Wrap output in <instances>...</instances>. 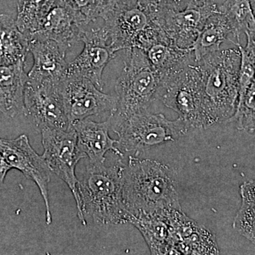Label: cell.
Masks as SVG:
<instances>
[{
    "instance_id": "1",
    "label": "cell",
    "mask_w": 255,
    "mask_h": 255,
    "mask_svg": "<svg viewBox=\"0 0 255 255\" xmlns=\"http://www.w3.org/2000/svg\"><path fill=\"white\" fill-rule=\"evenodd\" d=\"M125 164L106 166L105 163L87 165L78 184L76 203L79 220L87 226V219L100 226L128 223L130 214L124 205L122 187Z\"/></svg>"
},
{
    "instance_id": "2",
    "label": "cell",
    "mask_w": 255,
    "mask_h": 255,
    "mask_svg": "<svg viewBox=\"0 0 255 255\" xmlns=\"http://www.w3.org/2000/svg\"><path fill=\"white\" fill-rule=\"evenodd\" d=\"M122 194L130 216L182 210L171 169L153 159L129 156L124 169Z\"/></svg>"
},
{
    "instance_id": "3",
    "label": "cell",
    "mask_w": 255,
    "mask_h": 255,
    "mask_svg": "<svg viewBox=\"0 0 255 255\" xmlns=\"http://www.w3.org/2000/svg\"><path fill=\"white\" fill-rule=\"evenodd\" d=\"M239 49L219 50L196 62L200 75L208 128L230 122L237 110Z\"/></svg>"
},
{
    "instance_id": "4",
    "label": "cell",
    "mask_w": 255,
    "mask_h": 255,
    "mask_svg": "<svg viewBox=\"0 0 255 255\" xmlns=\"http://www.w3.org/2000/svg\"><path fill=\"white\" fill-rule=\"evenodd\" d=\"M159 11L139 0H112L101 16L112 51L145 50L156 42H167L157 21Z\"/></svg>"
},
{
    "instance_id": "5",
    "label": "cell",
    "mask_w": 255,
    "mask_h": 255,
    "mask_svg": "<svg viewBox=\"0 0 255 255\" xmlns=\"http://www.w3.org/2000/svg\"><path fill=\"white\" fill-rule=\"evenodd\" d=\"M127 50L125 65L116 82L118 107L111 117L112 122L147 112L158 97L160 78L151 66L145 52L137 48Z\"/></svg>"
},
{
    "instance_id": "6",
    "label": "cell",
    "mask_w": 255,
    "mask_h": 255,
    "mask_svg": "<svg viewBox=\"0 0 255 255\" xmlns=\"http://www.w3.org/2000/svg\"><path fill=\"white\" fill-rule=\"evenodd\" d=\"M119 137L117 147L123 153L136 155L150 147L173 142L185 136L191 128L183 119L170 121L162 114L147 112L112 122Z\"/></svg>"
},
{
    "instance_id": "7",
    "label": "cell",
    "mask_w": 255,
    "mask_h": 255,
    "mask_svg": "<svg viewBox=\"0 0 255 255\" xmlns=\"http://www.w3.org/2000/svg\"><path fill=\"white\" fill-rule=\"evenodd\" d=\"M157 99L192 129L208 128L202 85L196 61L160 82Z\"/></svg>"
},
{
    "instance_id": "8",
    "label": "cell",
    "mask_w": 255,
    "mask_h": 255,
    "mask_svg": "<svg viewBox=\"0 0 255 255\" xmlns=\"http://www.w3.org/2000/svg\"><path fill=\"white\" fill-rule=\"evenodd\" d=\"M43 158L52 173L63 181L71 191L75 203L78 202V184L75 169L80 159L86 157L78 145V137L70 125L66 130H42Z\"/></svg>"
},
{
    "instance_id": "9",
    "label": "cell",
    "mask_w": 255,
    "mask_h": 255,
    "mask_svg": "<svg viewBox=\"0 0 255 255\" xmlns=\"http://www.w3.org/2000/svg\"><path fill=\"white\" fill-rule=\"evenodd\" d=\"M60 90L70 124L100 114L112 117L117 112V96L103 93L88 79L67 77L60 83Z\"/></svg>"
},
{
    "instance_id": "10",
    "label": "cell",
    "mask_w": 255,
    "mask_h": 255,
    "mask_svg": "<svg viewBox=\"0 0 255 255\" xmlns=\"http://www.w3.org/2000/svg\"><path fill=\"white\" fill-rule=\"evenodd\" d=\"M24 114L40 131L44 129L66 130L71 125L64 105L60 84L34 85L27 82L24 91Z\"/></svg>"
},
{
    "instance_id": "11",
    "label": "cell",
    "mask_w": 255,
    "mask_h": 255,
    "mask_svg": "<svg viewBox=\"0 0 255 255\" xmlns=\"http://www.w3.org/2000/svg\"><path fill=\"white\" fill-rule=\"evenodd\" d=\"M0 152L11 169H18L36 184L44 201L46 223L49 226L52 223V215L48 184L51 171L43 156L38 155L33 150L27 135L24 134L9 140L0 137Z\"/></svg>"
},
{
    "instance_id": "12",
    "label": "cell",
    "mask_w": 255,
    "mask_h": 255,
    "mask_svg": "<svg viewBox=\"0 0 255 255\" xmlns=\"http://www.w3.org/2000/svg\"><path fill=\"white\" fill-rule=\"evenodd\" d=\"M80 41L85 47L80 55L68 63L67 77H82L93 82L102 90V75L107 64L115 57L110 47V40L104 26L84 30Z\"/></svg>"
},
{
    "instance_id": "13",
    "label": "cell",
    "mask_w": 255,
    "mask_h": 255,
    "mask_svg": "<svg viewBox=\"0 0 255 255\" xmlns=\"http://www.w3.org/2000/svg\"><path fill=\"white\" fill-rule=\"evenodd\" d=\"M218 6L187 5L180 10H163L157 21L167 42L180 48H191L206 20L219 11Z\"/></svg>"
},
{
    "instance_id": "14",
    "label": "cell",
    "mask_w": 255,
    "mask_h": 255,
    "mask_svg": "<svg viewBox=\"0 0 255 255\" xmlns=\"http://www.w3.org/2000/svg\"><path fill=\"white\" fill-rule=\"evenodd\" d=\"M68 46L51 39L31 38L29 51L33 65L28 75V82L34 85L51 82L60 84L66 78L68 63L66 52Z\"/></svg>"
},
{
    "instance_id": "15",
    "label": "cell",
    "mask_w": 255,
    "mask_h": 255,
    "mask_svg": "<svg viewBox=\"0 0 255 255\" xmlns=\"http://www.w3.org/2000/svg\"><path fill=\"white\" fill-rule=\"evenodd\" d=\"M86 26L81 15L67 0H55L40 29L28 40L34 38L54 40L70 48L80 41Z\"/></svg>"
},
{
    "instance_id": "16",
    "label": "cell",
    "mask_w": 255,
    "mask_h": 255,
    "mask_svg": "<svg viewBox=\"0 0 255 255\" xmlns=\"http://www.w3.org/2000/svg\"><path fill=\"white\" fill-rule=\"evenodd\" d=\"M77 134L79 147L92 163H105L106 154L113 152L119 157L124 154L118 147V140L110 135L111 117L105 122H95L89 119L71 124Z\"/></svg>"
},
{
    "instance_id": "17",
    "label": "cell",
    "mask_w": 255,
    "mask_h": 255,
    "mask_svg": "<svg viewBox=\"0 0 255 255\" xmlns=\"http://www.w3.org/2000/svg\"><path fill=\"white\" fill-rule=\"evenodd\" d=\"M172 210L131 215L128 223L136 228L145 240L151 254L173 255L169 214Z\"/></svg>"
},
{
    "instance_id": "18",
    "label": "cell",
    "mask_w": 255,
    "mask_h": 255,
    "mask_svg": "<svg viewBox=\"0 0 255 255\" xmlns=\"http://www.w3.org/2000/svg\"><path fill=\"white\" fill-rule=\"evenodd\" d=\"M25 62L0 64V112L8 117L24 114V91L28 82Z\"/></svg>"
},
{
    "instance_id": "19",
    "label": "cell",
    "mask_w": 255,
    "mask_h": 255,
    "mask_svg": "<svg viewBox=\"0 0 255 255\" xmlns=\"http://www.w3.org/2000/svg\"><path fill=\"white\" fill-rule=\"evenodd\" d=\"M173 239L174 255L219 254L214 235L187 216L176 224Z\"/></svg>"
},
{
    "instance_id": "20",
    "label": "cell",
    "mask_w": 255,
    "mask_h": 255,
    "mask_svg": "<svg viewBox=\"0 0 255 255\" xmlns=\"http://www.w3.org/2000/svg\"><path fill=\"white\" fill-rule=\"evenodd\" d=\"M144 51L160 82L195 62L192 48H178L167 42H156Z\"/></svg>"
},
{
    "instance_id": "21",
    "label": "cell",
    "mask_w": 255,
    "mask_h": 255,
    "mask_svg": "<svg viewBox=\"0 0 255 255\" xmlns=\"http://www.w3.org/2000/svg\"><path fill=\"white\" fill-rule=\"evenodd\" d=\"M230 35L236 37L232 24L224 14L218 11L210 16L191 47L195 61L221 50L224 42H232Z\"/></svg>"
},
{
    "instance_id": "22",
    "label": "cell",
    "mask_w": 255,
    "mask_h": 255,
    "mask_svg": "<svg viewBox=\"0 0 255 255\" xmlns=\"http://www.w3.org/2000/svg\"><path fill=\"white\" fill-rule=\"evenodd\" d=\"M29 40L20 31L16 20L0 14V64H14L26 60Z\"/></svg>"
},
{
    "instance_id": "23",
    "label": "cell",
    "mask_w": 255,
    "mask_h": 255,
    "mask_svg": "<svg viewBox=\"0 0 255 255\" xmlns=\"http://www.w3.org/2000/svg\"><path fill=\"white\" fill-rule=\"evenodd\" d=\"M55 1V0H17L16 24L28 38L40 29Z\"/></svg>"
},
{
    "instance_id": "24",
    "label": "cell",
    "mask_w": 255,
    "mask_h": 255,
    "mask_svg": "<svg viewBox=\"0 0 255 255\" xmlns=\"http://www.w3.org/2000/svg\"><path fill=\"white\" fill-rule=\"evenodd\" d=\"M242 206L234 221V227L255 245V181L241 187Z\"/></svg>"
},
{
    "instance_id": "25",
    "label": "cell",
    "mask_w": 255,
    "mask_h": 255,
    "mask_svg": "<svg viewBox=\"0 0 255 255\" xmlns=\"http://www.w3.org/2000/svg\"><path fill=\"white\" fill-rule=\"evenodd\" d=\"M234 28L237 41L245 33L250 21L255 16L251 0H225L219 8Z\"/></svg>"
},
{
    "instance_id": "26",
    "label": "cell",
    "mask_w": 255,
    "mask_h": 255,
    "mask_svg": "<svg viewBox=\"0 0 255 255\" xmlns=\"http://www.w3.org/2000/svg\"><path fill=\"white\" fill-rule=\"evenodd\" d=\"M231 122H236L239 130L255 131V79L244 96L238 100L237 110Z\"/></svg>"
},
{
    "instance_id": "27",
    "label": "cell",
    "mask_w": 255,
    "mask_h": 255,
    "mask_svg": "<svg viewBox=\"0 0 255 255\" xmlns=\"http://www.w3.org/2000/svg\"><path fill=\"white\" fill-rule=\"evenodd\" d=\"M88 25L101 17L112 0H67Z\"/></svg>"
},
{
    "instance_id": "28",
    "label": "cell",
    "mask_w": 255,
    "mask_h": 255,
    "mask_svg": "<svg viewBox=\"0 0 255 255\" xmlns=\"http://www.w3.org/2000/svg\"><path fill=\"white\" fill-rule=\"evenodd\" d=\"M142 4L150 6L152 9L163 10H180L187 6V0H139Z\"/></svg>"
},
{
    "instance_id": "29",
    "label": "cell",
    "mask_w": 255,
    "mask_h": 255,
    "mask_svg": "<svg viewBox=\"0 0 255 255\" xmlns=\"http://www.w3.org/2000/svg\"><path fill=\"white\" fill-rule=\"evenodd\" d=\"M245 33L247 36V44L244 50L255 67V16L248 23Z\"/></svg>"
},
{
    "instance_id": "30",
    "label": "cell",
    "mask_w": 255,
    "mask_h": 255,
    "mask_svg": "<svg viewBox=\"0 0 255 255\" xmlns=\"http://www.w3.org/2000/svg\"><path fill=\"white\" fill-rule=\"evenodd\" d=\"M225 0H187V5L196 6H221Z\"/></svg>"
},
{
    "instance_id": "31",
    "label": "cell",
    "mask_w": 255,
    "mask_h": 255,
    "mask_svg": "<svg viewBox=\"0 0 255 255\" xmlns=\"http://www.w3.org/2000/svg\"><path fill=\"white\" fill-rule=\"evenodd\" d=\"M10 169H11V167L6 162L2 154L0 152V184L4 183L5 177Z\"/></svg>"
},
{
    "instance_id": "32",
    "label": "cell",
    "mask_w": 255,
    "mask_h": 255,
    "mask_svg": "<svg viewBox=\"0 0 255 255\" xmlns=\"http://www.w3.org/2000/svg\"><path fill=\"white\" fill-rule=\"evenodd\" d=\"M252 6H254L255 7V0H251Z\"/></svg>"
}]
</instances>
